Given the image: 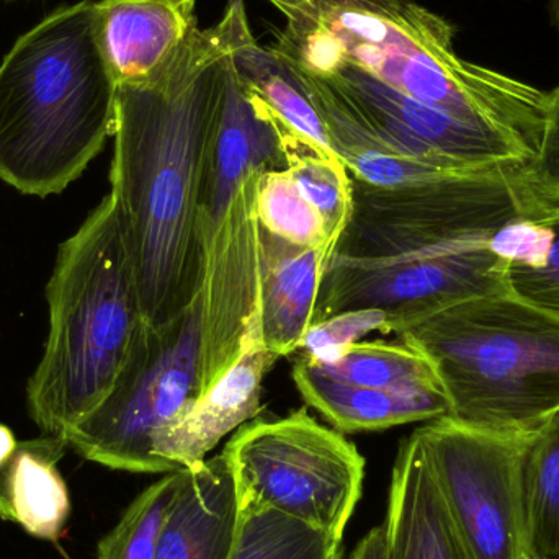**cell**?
I'll return each mask as SVG.
<instances>
[{
  "label": "cell",
  "instance_id": "7a4b0ae2",
  "mask_svg": "<svg viewBox=\"0 0 559 559\" xmlns=\"http://www.w3.org/2000/svg\"><path fill=\"white\" fill-rule=\"evenodd\" d=\"M525 164L429 182L374 187L354 179L352 215L322 277L316 322L380 309L391 334L440 309L509 292V265L489 239L519 216L538 219Z\"/></svg>",
  "mask_w": 559,
  "mask_h": 559
},
{
  "label": "cell",
  "instance_id": "e575fe53",
  "mask_svg": "<svg viewBox=\"0 0 559 559\" xmlns=\"http://www.w3.org/2000/svg\"><path fill=\"white\" fill-rule=\"evenodd\" d=\"M525 559H531V558H525Z\"/></svg>",
  "mask_w": 559,
  "mask_h": 559
},
{
  "label": "cell",
  "instance_id": "1f68e13d",
  "mask_svg": "<svg viewBox=\"0 0 559 559\" xmlns=\"http://www.w3.org/2000/svg\"><path fill=\"white\" fill-rule=\"evenodd\" d=\"M348 559H388L386 532L383 525L371 528L360 542Z\"/></svg>",
  "mask_w": 559,
  "mask_h": 559
},
{
  "label": "cell",
  "instance_id": "4fadbf2b",
  "mask_svg": "<svg viewBox=\"0 0 559 559\" xmlns=\"http://www.w3.org/2000/svg\"><path fill=\"white\" fill-rule=\"evenodd\" d=\"M280 358L252 344L239 360L192 406L157 437L154 453L174 469L190 468L233 430L251 423L262 409V383Z\"/></svg>",
  "mask_w": 559,
  "mask_h": 559
},
{
  "label": "cell",
  "instance_id": "52a82bcc",
  "mask_svg": "<svg viewBox=\"0 0 559 559\" xmlns=\"http://www.w3.org/2000/svg\"><path fill=\"white\" fill-rule=\"evenodd\" d=\"M203 298L159 328L144 322L107 400L64 436L87 462L159 475L173 466L154 453L157 437L202 396Z\"/></svg>",
  "mask_w": 559,
  "mask_h": 559
},
{
  "label": "cell",
  "instance_id": "5b68a950",
  "mask_svg": "<svg viewBox=\"0 0 559 559\" xmlns=\"http://www.w3.org/2000/svg\"><path fill=\"white\" fill-rule=\"evenodd\" d=\"M46 302L48 335L26 383V407L43 436L64 439L107 400L144 325L110 193L59 246Z\"/></svg>",
  "mask_w": 559,
  "mask_h": 559
},
{
  "label": "cell",
  "instance_id": "44dd1931",
  "mask_svg": "<svg viewBox=\"0 0 559 559\" xmlns=\"http://www.w3.org/2000/svg\"><path fill=\"white\" fill-rule=\"evenodd\" d=\"M233 69L239 81L271 107L289 130L332 151L305 78L274 46L259 45L249 29L233 52Z\"/></svg>",
  "mask_w": 559,
  "mask_h": 559
},
{
  "label": "cell",
  "instance_id": "e0dca14e",
  "mask_svg": "<svg viewBox=\"0 0 559 559\" xmlns=\"http://www.w3.org/2000/svg\"><path fill=\"white\" fill-rule=\"evenodd\" d=\"M334 246L301 248L259 228L261 341L278 358L301 347L314 324L322 277Z\"/></svg>",
  "mask_w": 559,
  "mask_h": 559
},
{
  "label": "cell",
  "instance_id": "d4e9b609",
  "mask_svg": "<svg viewBox=\"0 0 559 559\" xmlns=\"http://www.w3.org/2000/svg\"><path fill=\"white\" fill-rule=\"evenodd\" d=\"M342 540L277 511L241 514L231 559H342Z\"/></svg>",
  "mask_w": 559,
  "mask_h": 559
},
{
  "label": "cell",
  "instance_id": "6da1fadb",
  "mask_svg": "<svg viewBox=\"0 0 559 559\" xmlns=\"http://www.w3.org/2000/svg\"><path fill=\"white\" fill-rule=\"evenodd\" d=\"M249 29L245 0H229L156 74L118 85L110 195L151 328L187 311L205 283L206 166L233 52Z\"/></svg>",
  "mask_w": 559,
  "mask_h": 559
},
{
  "label": "cell",
  "instance_id": "f546056e",
  "mask_svg": "<svg viewBox=\"0 0 559 559\" xmlns=\"http://www.w3.org/2000/svg\"><path fill=\"white\" fill-rule=\"evenodd\" d=\"M554 245V229L548 223L531 216H519L504 223L489 239V251L508 265L540 269Z\"/></svg>",
  "mask_w": 559,
  "mask_h": 559
},
{
  "label": "cell",
  "instance_id": "ac0fdd59",
  "mask_svg": "<svg viewBox=\"0 0 559 559\" xmlns=\"http://www.w3.org/2000/svg\"><path fill=\"white\" fill-rule=\"evenodd\" d=\"M293 381L302 400L342 433L429 423L450 413L443 390H384L342 383L319 373L302 357L293 365Z\"/></svg>",
  "mask_w": 559,
  "mask_h": 559
},
{
  "label": "cell",
  "instance_id": "d6986e66",
  "mask_svg": "<svg viewBox=\"0 0 559 559\" xmlns=\"http://www.w3.org/2000/svg\"><path fill=\"white\" fill-rule=\"evenodd\" d=\"M301 74L316 110L324 121L331 150L342 160L352 179L374 187H401L466 174L445 173L394 150L370 124L361 120L331 82L306 72Z\"/></svg>",
  "mask_w": 559,
  "mask_h": 559
},
{
  "label": "cell",
  "instance_id": "7402d4cb",
  "mask_svg": "<svg viewBox=\"0 0 559 559\" xmlns=\"http://www.w3.org/2000/svg\"><path fill=\"white\" fill-rule=\"evenodd\" d=\"M306 361L319 373L342 383L384 390H443L429 358L404 341L357 342L328 364Z\"/></svg>",
  "mask_w": 559,
  "mask_h": 559
},
{
  "label": "cell",
  "instance_id": "9a60e30c",
  "mask_svg": "<svg viewBox=\"0 0 559 559\" xmlns=\"http://www.w3.org/2000/svg\"><path fill=\"white\" fill-rule=\"evenodd\" d=\"M383 527L388 559H475L447 509L416 432L401 442Z\"/></svg>",
  "mask_w": 559,
  "mask_h": 559
},
{
  "label": "cell",
  "instance_id": "484cf974",
  "mask_svg": "<svg viewBox=\"0 0 559 559\" xmlns=\"http://www.w3.org/2000/svg\"><path fill=\"white\" fill-rule=\"evenodd\" d=\"M182 469L144 489L98 542L97 559H154L160 527L179 489Z\"/></svg>",
  "mask_w": 559,
  "mask_h": 559
},
{
  "label": "cell",
  "instance_id": "9c48e42d",
  "mask_svg": "<svg viewBox=\"0 0 559 559\" xmlns=\"http://www.w3.org/2000/svg\"><path fill=\"white\" fill-rule=\"evenodd\" d=\"M414 432L473 557L525 559L524 460L534 432H495L452 417Z\"/></svg>",
  "mask_w": 559,
  "mask_h": 559
},
{
  "label": "cell",
  "instance_id": "8fae6325",
  "mask_svg": "<svg viewBox=\"0 0 559 559\" xmlns=\"http://www.w3.org/2000/svg\"><path fill=\"white\" fill-rule=\"evenodd\" d=\"M246 174L206 249L202 316V394L261 341L258 187Z\"/></svg>",
  "mask_w": 559,
  "mask_h": 559
},
{
  "label": "cell",
  "instance_id": "cb8c5ba5",
  "mask_svg": "<svg viewBox=\"0 0 559 559\" xmlns=\"http://www.w3.org/2000/svg\"><path fill=\"white\" fill-rule=\"evenodd\" d=\"M527 557L559 559V409L534 433L524 460Z\"/></svg>",
  "mask_w": 559,
  "mask_h": 559
},
{
  "label": "cell",
  "instance_id": "d6a6232c",
  "mask_svg": "<svg viewBox=\"0 0 559 559\" xmlns=\"http://www.w3.org/2000/svg\"><path fill=\"white\" fill-rule=\"evenodd\" d=\"M16 447H19V440L15 439V433L12 432L10 427L0 424V468H3L10 462Z\"/></svg>",
  "mask_w": 559,
  "mask_h": 559
},
{
  "label": "cell",
  "instance_id": "83f0119b",
  "mask_svg": "<svg viewBox=\"0 0 559 559\" xmlns=\"http://www.w3.org/2000/svg\"><path fill=\"white\" fill-rule=\"evenodd\" d=\"M525 193L538 219L559 215V85L547 92V117L537 153L522 167Z\"/></svg>",
  "mask_w": 559,
  "mask_h": 559
},
{
  "label": "cell",
  "instance_id": "603a6c76",
  "mask_svg": "<svg viewBox=\"0 0 559 559\" xmlns=\"http://www.w3.org/2000/svg\"><path fill=\"white\" fill-rule=\"evenodd\" d=\"M282 138L293 183L321 216L329 239L337 242L350 219L354 179L335 153L289 130L283 121Z\"/></svg>",
  "mask_w": 559,
  "mask_h": 559
},
{
  "label": "cell",
  "instance_id": "ffe728a7",
  "mask_svg": "<svg viewBox=\"0 0 559 559\" xmlns=\"http://www.w3.org/2000/svg\"><path fill=\"white\" fill-rule=\"evenodd\" d=\"M68 449L61 437L19 442L0 468V519L45 542L61 537L71 514L68 485L58 469Z\"/></svg>",
  "mask_w": 559,
  "mask_h": 559
},
{
  "label": "cell",
  "instance_id": "3957f363",
  "mask_svg": "<svg viewBox=\"0 0 559 559\" xmlns=\"http://www.w3.org/2000/svg\"><path fill=\"white\" fill-rule=\"evenodd\" d=\"M285 28L274 48L306 74L352 66L465 123L514 134L535 151L547 92L460 58L455 28L413 0H267Z\"/></svg>",
  "mask_w": 559,
  "mask_h": 559
},
{
  "label": "cell",
  "instance_id": "7c38bea8",
  "mask_svg": "<svg viewBox=\"0 0 559 559\" xmlns=\"http://www.w3.org/2000/svg\"><path fill=\"white\" fill-rule=\"evenodd\" d=\"M286 169L282 121L229 68L222 120L210 151L202 218L206 249L246 174Z\"/></svg>",
  "mask_w": 559,
  "mask_h": 559
},
{
  "label": "cell",
  "instance_id": "ba28073f",
  "mask_svg": "<svg viewBox=\"0 0 559 559\" xmlns=\"http://www.w3.org/2000/svg\"><path fill=\"white\" fill-rule=\"evenodd\" d=\"M223 455L241 514L277 511L342 540L365 476L364 456L342 432L298 409L239 427Z\"/></svg>",
  "mask_w": 559,
  "mask_h": 559
},
{
  "label": "cell",
  "instance_id": "4dcf8cb0",
  "mask_svg": "<svg viewBox=\"0 0 559 559\" xmlns=\"http://www.w3.org/2000/svg\"><path fill=\"white\" fill-rule=\"evenodd\" d=\"M554 229V245L540 269L509 265V292L525 301L559 314V215L542 219Z\"/></svg>",
  "mask_w": 559,
  "mask_h": 559
},
{
  "label": "cell",
  "instance_id": "8992f818",
  "mask_svg": "<svg viewBox=\"0 0 559 559\" xmlns=\"http://www.w3.org/2000/svg\"><path fill=\"white\" fill-rule=\"evenodd\" d=\"M436 368L447 417L495 432H535L559 409V314L512 293L440 309L397 332Z\"/></svg>",
  "mask_w": 559,
  "mask_h": 559
},
{
  "label": "cell",
  "instance_id": "836d02e7",
  "mask_svg": "<svg viewBox=\"0 0 559 559\" xmlns=\"http://www.w3.org/2000/svg\"><path fill=\"white\" fill-rule=\"evenodd\" d=\"M548 13H550L551 25L559 32V0H550V3H548Z\"/></svg>",
  "mask_w": 559,
  "mask_h": 559
},
{
  "label": "cell",
  "instance_id": "277c9868",
  "mask_svg": "<svg viewBox=\"0 0 559 559\" xmlns=\"http://www.w3.org/2000/svg\"><path fill=\"white\" fill-rule=\"evenodd\" d=\"M118 84L92 0L62 5L0 62V179L23 195H59L114 136Z\"/></svg>",
  "mask_w": 559,
  "mask_h": 559
},
{
  "label": "cell",
  "instance_id": "f1b7e54d",
  "mask_svg": "<svg viewBox=\"0 0 559 559\" xmlns=\"http://www.w3.org/2000/svg\"><path fill=\"white\" fill-rule=\"evenodd\" d=\"M371 332L391 334L386 312L380 309L338 312L325 321L312 324L306 332L299 350L305 352L302 357L312 364H328Z\"/></svg>",
  "mask_w": 559,
  "mask_h": 559
},
{
  "label": "cell",
  "instance_id": "5bb4252c",
  "mask_svg": "<svg viewBox=\"0 0 559 559\" xmlns=\"http://www.w3.org/2000/svg\"><path fill=\"white\" fill-rule=\"evenodd\" d=\"M241 512L225 455L182 468L154 559H231Z\"/></svg>",
  "mask_w": 559,
  "mask_h": 559
},
{
  "label": "cell",
  "instance_id": "2e32d148",
  "mask_svg": "<svg viewBox=\"0 0 559 559\" xmlns=\"http://www.w3.org/2000/svg\"><path fill=\"white\" fill-rule=\"evenodd\" d=\"M98 38L118 85L146 81L199 28L197 0H98Z\"/></svg>",
  "mask_w": 559,
  "mask_h": 559
},
{
  "label": "cell",
  "instance_id": "4316f807",
  "mask_svg": "<svg viewBox=\"0 0 559 559\" xmlns=\"http://www.w3.org/2000/svg\"><path fill=\"white\" fill-rule=\"evenodd\" d=\"M259 228L301 248L335 246L314 209L302 199L288 170H265L258 187Z\"/></svg>",
  "mask_w": 559,
  "mask_h": 559
},
{
  "label": "cell",
  "instance_id": "30bf717a",
  "mask_svg": "<svg viewBox=\"0 0 559 559\" xmlns=\"http://www.w3.org/2000/svg\"><path fill=\"white\" fill-rule=\"evenodd\" d=\"M319 78V75H318ZM394 150L445 173H479L528 164L537 151L514 134L465 123L344 66L324 75Z\"/></svg>",
  "mask_w": 559,
  "mask_h": 559
}]
</instances>
